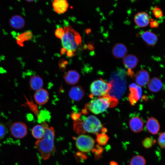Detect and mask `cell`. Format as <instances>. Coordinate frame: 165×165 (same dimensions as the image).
Here are the masks:
<instances>
[{"label":"cell","instance_id":"cell-23","mask_svg":"<svg viewBox=\"0 0 165 165\" xmlns=\"http://www.w3.org/2000/svg\"><path fill=\"white\" fill-rule=\"evenodd\" d=\"M11 26L16 29L22 28L24 24L23 18L19 16H15L13 17L10 20Z\"/></svg>","mask_w":165,"mask_h":165},{"label":"cell","instance_id":"cell-35","mask_svg":"<svg viewBox=\"0 0 165 165\" xmlns=\"http://www.w3.org/2000/svg\"><path fill=\"white\" fill-rule=\"evenodd\" d=\"M67 56L68 57H72L75 55L74 52L71 51H67L66 52Z\"/></svg>","mask_w":165,"mask_h":165},{"label":"cell","instance_id":"cell-37","mask_svg":"<svg viewBox=\"0 0 165 165\" xmlns=\"http://www.w3.org/2000/svg\"><path fill=\"white\" fill-rule=\"evenodd\" d=\"M109 165H118V164L116 162L111 161L110 162Z\"/></svg>","mask_w":165,"mask_h":165},{"label":"cell","instance_id":"cell-12","mask_svg":"<svg viewBox=\"0 0 165 165\" xmlns=\"http://www.w3.org/2000/svg\"><path fill=\"white\" fill-rule=\"evenodd\" d=\"M34 98L37 104L40 105H43L49 100V93L46 90L42 88L36 91Z\"/></svg>","mask_w":165,"mask_h":165},{"label":"cell","instance_id":"cell-28","mask_svg":"<svg viewBox=\"0 0 165 165\" xmlns=\"http://www.w3.org/2000/svg\"><path fill=\"white\" fill-rule=\"evenodd\" d=\"M143 146L146 148H149L152 147L153 144L155 143L152 139L150 137H146L142 141Z\"/></svg>","mask_w":165,"mask_h":165},{"label":"cell","instance_id":"cell-13","mask_svg":"<svg viewBox=\"0 0 165 165\" xmlns=\"http://www.w3.org/2000/svg\"><path fill=\"white\" fill-rule=\"evenodd\" d=\"M146 127L148 132L152 135L157 134L160 130V125L154 117L149 118L147 120Z\"/></svg>","mask_w":165,"mask_h":165},{"label":"cell","instance_id":"cell-8","mask_svg":"<svg viewBox=\"0 0 165 165\" xmlns=\"http://www.w3.org/2000/svg\"><path fill=\"white\" fill-rule=\"evenodd\" d=\"M150 20L148 14L145 11L138 13L135 15L134 17V22L140 27L147 26L149 24Z\"/></svg>","mask_w":165,"mask_h":165},{"label":"cell","instance_id":"cell-21","mask_svg":"<svg viewBox=\"0 0 165 165\" xmlns=\"http://www.w3.org/2000/svg\"><path fill=\"white\" fill-rule=\"evenodd\" d=\"M33 36L32 32L30 30H27L18 35L16 38L17 44L20 46H24V43L30 40Z\"/></svg>","mask_w":165,"mask_h":165},{"label":"cell","instance_id":"cell-3","mask_svg":"<svg viewBox=\"0 0 165 165\" xmlns=\"http://www.w3.org/2000/svg\"><path fill=\"white\" fill-rule=\"evenodd\" d=\"M64 34L61 39L62 46L67 51L75 52L78 46L81 44V37L70 25L64 26Z\"/></svg>","mask_w":165,"mask_h":165},{"label":"cell","instance_id":"cell-22","mask_svg":"<svg viewBox=\"0 0 165 165\" xmlns=\"http://www.w3.org/2000/svg\"><path fill=\"white\" fill-rule=\"evenodd\" d=\"M45 134V128L42 125H36L32 128L31 130V134L33 137L38 140L42 139Z\"/></svg>","mask_w":165,"mask_h":165},{"label":"cell","instance_id":"cell-27","mask_svg":"<svg viewBox=\"0 0 165 165\" xmlns=\"http://www.w3.org/2000/svg\"><path fill=\"white\" fill-rule=\"evenodd\" d=\"M48 112L45 111H42L41 113H39L38 116V121L40 123L45 122V121L50 120V116L48 115Z\"/></svg>","mask_w":165,"mask_h":165},{"label":"cell","instance_id":"cell-20","mask_svg":"<svg viewBox=\"0 0 165 165\" xmlns=\"http://www.w3.org/2000/svg\"><path fill=\"white\" fill-rule=\"evenodd\" d=\"M147 84L148 89L153 92L159 91L163 87V83L161 80L156 77L152 78L149 80Z\"/></svg>","mask_w":165,"mask_h":165},{"label":"cell","instance_id":"cell-25","mask_svg":"<svg viewBox=\"0 0 165 165\" xmlns=\"http://www.w3.org/2000/svg\"><path fill=\"white\" fill-rule=\"evenodd\" d=\"M109 138L105 133H101L97 135L96 141L100 145H105L107 143Z\"/></svg>","mask_w":165,"mask_h":165},{"label":"cell","instance_id":"cell-16","mask_svg":"<svg viewBox=\"0 0 165 165\" xmlns=\"http://www.w3.org/2000/svg\"><path fill=\"white\" fill-rule=\"evenodd\" d=\"M123 61L124 66L130 70L134 68L138 62V57L132 54L126 55L123 58Z\"/></svg>","mask_w":165,"mask_h":165},{"label":"cell","instance_id":"cell-26","mask_svg":"<svg viewBox=\"0 0 165 165\" xmlns=\"http://www.w3.org/2000/svg\"><path fill=\"white\" fill-rule=\"evenodd\" d=\"M104 149L100 145H97L95 148L92 150V152L94 153L95 159H97L101 156V154L103 153Z\"/></svg>","mask_w":165,"mask_h":165},{"label":"cell","instance_id":"cell-1","mask_svg":"<svg viewBox=\"0 0 165 165\" xmlns=\"http://www.w3.org/2000/svg\"><path fill=\"white\" fill-rule=\"evenodd\" d=\"M42 125L45 128V135L43 138L36 141L35 147L40 152L42 158L45 160L48 159L55 152V130L53 127L49 126L46 122L42 123Z\"/></svg>","mask_w":165,"mask_h":165},{"label":"cell","instance_id":"cell-31","mask_svg":"<svg viewBox=\"0 0 165 165\" xmlns=\"http://www.w3.org/2000/svg\"><path fill=\"white\" fill-rule=\"evenodd\" d=\"M8 132L6 126L2 123H0V140L3 139Z\"/></svg>","mask_w":165,"mask_h":165},{"label":"cell","instance_id":"cell-10","mask_svg":"<svg viewBox=\"0 0 165 165\" xmlns=\"http://www.w3.org/2000/svg\"><path fill=\"white\" fill-rule=\"evenodd\" d=\"M128 52L127 47L124 44L117 43L113 46L112 52L113 56L117 59L123 58Z\"/></svg>","mask_w":165,"mask_h":165},{"label":"cell","instance_id":"cell-9","mask_svg":"<svg viewBox=\"0 0 165 165\" xmlns=\"http://www.w3.org/2000/svg\"><path fill=\"white\" fill-rule=\"evenodd\" d=\"M135 80L138 86H144L147 84L150 80L149 73L145 70H140L136 73Z\"/></svg>","mask_w":165,"mask_h":165},{"label":"cell","instance_id":"cell-36","mask_svg":"<svg viewBox=\"0 0 165 165\" xmlns=\"http://www.w3.org/2000/svg\"><path fill=\"white\" fill-rule=\"evenodd\" d=\"M87 47H88V49L90 50H92V49H94V47L91 44H88V45Z\"/></svg>","mask_w":165,"mask_h":165},{"label":"cell","instance_id":"cell-34","mask_svg":"<svg viewBox=\"0 0 165 165\" xmlns=\"http://www.w3.org/2000/svg\"><path fill=\"white\" fill-rule=\"evenodd\" d=\"M67 64V61H65L63 59L61 60L60 61L59 63V65L60 68H64Z\"/></svg>","mask_w":165,"mask_h":165},{"label":"cell","instance_id":"cell-38","mask_svg":"<svg viewBox=\"0 0 165 165\" xmlns=\"http://www.w3.org/2000/svg\"><path fill=\"white\" fill-rule=\"evenodd\" d=\"M66 50L64 48H63L61 50V54H63L66 51Z\"/></svg>","mask_w":165,"mask_h":165},{"label":"cell","instance_id":"cell-24","mask_svg":"<svg viewBox=\"0 0 165 165\" xmlns=\"http://www.w3.org/2000/svg\"><path fill=\"white\" fill-rule=\"evenodd\" d=\"M146 160L143 156L137 155L133 157L131 159L130 165H145Z\"/></svg>","mask_w":165,"mask_h":165},{"label":"cell","instance_id":"cell-7","mask_svg":"<svg viewBox=\"0 0 165 165\" xmlns=\"http://www.w3.org/2000/svg\"><path fill=\"white\" fill-rule=\"evenodd\" d=\"M12 135L15 138L21 139L27 135L28 130L26 125L22 122H16L13 123L10 127Z\"/></svg>","mask_w":165,"mask_h":165},{"label":"cell","instance_id":"cell-32","mask_svg":"<svg viewBox=\"0 0 165 165\" xmlns=\"http://www.w3.org/2000/svg\"><path fill=\"white\" fill-rule=\"evenodd\" d=\"M55 33L57 37L61 39L64 34V31L62 28H58L56 29Z\"/></svg>","mask_w":165,"mask_h":165},{"label":"cell","instance_id":"cell-30","mask_svg":"<svg viewBox=\"0 0 165 165\" xmlns=\"http://www.w3.org/2000/svg\"><path fill=\"white\" fill-rule=\"evenodd\" d=\"M165 133H160L158 139V143L160 147L162 149L165 148Z\"/></svg>","mask_w":165,"mask_h":165},{"label":"cell","instance_id":"cell-15","mask_svg":"<svg viewBox=\"0 0 165 165\" xmlns=\"http://www.w3.org/2000/svg\"><path fill=\"white\" fill-rule=\"evenodd\" d=\"M129 124L131 130L134 133H139L143 130V122L139 117H135L131 119L129 122Z\"/></svg>","mask_w":165,"mask_h":165},{"label":"cell","instance_id":"cell-2","mask_svg":"<svg viewBox=\"0 0 165 165\" xmlns=\"http://www.w3.org/2000/svg\"><path fill=\"white\" fill-rule=\"evenodd\" d=\"M102 127L100 120L94 115H90L82 121H75L73 126L74 131L78 134L86 132L97 134Z\"/></svg>","mask_w":165,"mask_h":165},{"label":"cell","instance_id":"cell-4","mask_svg":"<svg viewBox=\"0 0 165 165\" xmlns=\"http://www.w3.org/2000/svg\"><path fill=\"white\" fill-rule=\"evenodd\" d=\"M110 98L107 96L92 100L85 106L86 110L94 114H99L105 112L110 106Z\"/></svg>","mask_w":165,"mask_h":165},{"label":"cell","instance_id":"cell-29","mask_svg":"<svg viewBox=\"0 0 165 165\" xmlns=\"http://www.w3.org/2000/svg\"><path fill=\"white\" fill-rule=\"evenodd\" d=\"M153 14L156 18H160L163 16V12L161 9L158 6H156L152 9Z\"/></svg>","mask_w":165,"mask_h":165},{"label":"cell","instance_id":"cell-14","mask_svg":"<svg viewBox=\"0 0 165 165\" xmlns=\"http://www.w3.org/2000/svg\"><path fill=\"white\" fill-rule=\"evenodd\" d=\"M64 78L67 84L74 85L76 84L79 82L80 79V75L76 71L70 70L64 74Z\"/></svg>","mask_w":165,"mask_h":165},{"label":"cell","instance_id":"cell-39","mask_svg":"<svg viewBox=\"0 0 165 165\" xmlns=\"http://www.w3.org/2000/svg\"><path fill=\"white\" fill-rule=\"evenodd\" d=\"M91 31V30L90 29H87L86 30V32L88 34Z\"/></svg>","mask_w":165,"mask_h":165},{"label":"cell","instance_id":"cell-11","mask_svg":"<svg viewBox=\"0 0 165 165\" xmlns=\"http://www.w3.org/2000/svg\"><path fill=\"white\" fill-rule=\"evenodd\" d=\"M85 91L80 86H73L69 92V96L72 100L78 101L81 100L84 97Z\"/></svg>","mask_w":165,"mask_h":165},{"label":"cell","instance_id":"cell-18","mask_svg":"<svg viewBox=\"0 0 165 165\" xmlns=\"http://www.w3.org/2000/svg\"><path fill=\"white\" fill-rule=\"evenodd\" d=\"M43 81L40 76L35 75L31 76L29 80V84L31 89L37 91L42 89L43 86Z\"/></svg>","mask_w":165,"mask_h":165},{"label":"cell","instance_id":"cell-5","mask_svg":"<svg viewBox=\"0 0 165 165\" xmlns=\"http://www.w3.org/2000/svg\"><path fill=\"white\" fill-rule=\"evenodd\" d=\"M111 84L108 83L102 79L94 81L90 87V97H99L107 96L111 88Z\"/></svg>","mask_w":165,"mask_h":165},{"label":"cell","instance_id":"cell-19","mask_svg":"<svg viewBox=\"0 0 165 165\" xmlns=\"http://www.w3.org/2000/svg\"><path fill=\"white\" fill-rule=\"evenodd\" d=\"M53 6L56 12L62 14L67 10L68 4L65 0H55L53 2Z\"/></svg>","mask_w":165,"mask_h":165},{"label":"cell","instance_id":"cell-17","mask_svg":"<svg viewBox=\"0 0 165 165\" xmlns=\"http://www.w3.org/2000/svg\"><path fill=\"white\" fill-rule=\"evenodd\" d=\"M141 36L143 40L149 46H153L155 45L158 40L157 35L154 33L149 31L143 32Z\"/></svg>","mask_w":165,"mask_h":165},{"label":"cell","instance_id":"cell-33","mask_svg":"<svg viewBox=\"0 0 165 165\" xmlns=\"http://www.w3.org/2000/svg\"><path fill=\"white\" fill-rule=\"evenodd\" d=\"M149 23L150 26L152 28H157L159 25L157 21L152 18L150 19Z\"/></svg>","mask_w":165,"mask_h":165},{"label":"cell","instance_id":"cell-6","mask_svg":"<svg viewBox=\"0 0 165 165\" xmlns=\"http://www.w3.org/2000/svg\"><path fill=\"white\" fill-rule=\"evenodd\" d=\"M95 141L90 136L84 134L79 135L76 139L75 145L77 148L83 152H89L94 148Z\"/></svg>","mask_w":165,"mask_h":165}]
</instances>
